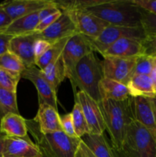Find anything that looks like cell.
<instances>
[{
	"mask_svg": "<svg viewBox=\"0 0 156 157\" xmlns=\"http://www.w3.org/2000/svg\"><path fill=\"white\" fill-rule=\"evenodd\" d=\"M99 106L106 130L111 140L112 148L121 150L128 127L135 121L132 97L122 101L103 99L99 102Z\"/></svg>",
	"mask_w": 156,
	"mask_h": 157,
	"instance_id": "6da1fadb",
	"label": "cell"
},
{
	"mask_svg": "<svg viewBox=\"0 0 156 157\" xmlns=\"http://www.w3.org/2000/svg\"><path fill=\"white\" fill-rule=\"evenodd\" d=\"M28 132L33 137L42 157H75L80 138L70 137L64 131L43 133L34 119L26 120Z\"/></svg>",
	"mask_w": 156,
	"mask_h": 157,
	"instance_id": "7a4b0ae2",
	"label": "cell"
},
{
	"mask_svg": "<svg viewBox=\"0 0 156 157\" xmlns=\"http://www.w3.org/2000/svg\"><path fill=\"white\" fill-rule=\"evenodd\" d=\"M87 10L112 25L141 26L140 8L132 0H103Z\"/></svg>",
	"mask_w": 156,
	"mask_h": 157,
	"instance_id": "3957f363",
	"label": "cell"
},
{
	"mask_svg": "<svg viewBox=\"0 0 156 157\" xmlns=\"http://www.w3.org/2000/svg\"><path fill=\"white\" fill-rule=\"evenodd\" d=\"M102 64L94 52L83 58L75 69V94L76 88L84 92L98 103L102 101L99 86L103 78Z\"/></svg>",
	"mask_w": 156,
	"mask_h": 157,
	"instance_id": "277c9868",
	"label": "cell"
},
{
	"mask_svg": "<svg viewBox=\"0 0 156 157\" xmlns=\"http://www.w3.org/2000/svg\"><path fill=\"white\" fill-rule=\"evenodd\" d=\"M118 151L125 157H156V140L145 127L134 121Z\"/></svg>",
	"mask_w": 156,
	"mask_h": 157,
	"instance_id": "5b68a950",
	"label": "cell"
},
{
	"mask_svg": "<svg viewBox=\"0 0 156 157\" xmlns=\"http://www.w3.org/2000/svg\"><path fill=\"white\" fill-rule=\"evenodd\" d=\"M94 52L90 39L79 33L75 34L68 40L62 52L65 67L66 78L70 80L75 91V69L79 61L86 55Z\"/></svg>",
	"mask_w": 156,
	"mask_h": 157,
	"instance_id": "8992f818",
	"label": "cell"
},
{
	"mask_svg": "<svg viewBox=\"0 0 156 157\" xmlns=\"http://www.w3.org/2000/svg\"><path fill=\"white\" fill-rule=\"evenodd\" d=\"M122 38H128L142 42L146 38L142 26L126 27V26H107L96 39L90 40L94 52L102 55L110 46Z\"/></svg>",
	"mask_w": 156,
	"mask_h": 157,
	"instance_id": "52a82bcc",
	"label": "cell"
},
{
	"mask_svg": "<svg viewBox=\"0 0 156 157\" xmlns=\"http://www.w3.org/2000/svg\"><path fill=\"white\" fill-rule=\"evenodd\" d=\"M101 61L103 77L126 85L134 76L136 58L103 57Z\"/></svg>",
	"mask_w": 156,
	"mask_h": 157,
	"instance_id": "ba28073f",
	"label": "cell"
},
{
	"mask_svg": "<svg viewBox=\"0 0 156 157\" xmlns=\"http://www.w3.org/2000/svg\"><path fill=\"white\" fill-rule=\"evenodd\" d=\"M68 13L74 22L77 33L81 34L89 39L93 40L100 35L109 23L98 18L87 9L61 11Z\"/></svg>",
	"mask_w": 156,
	"mask_h": 157,
	"instance_id": "9c48e42d",
	"label": "cell"
},
{
	"mask_svg": "<svg viewBox=\"0 0 156 157\" xmlns=\"http://www.w3.org/2000/svg\"><path fill=\"white\" fill-rule=\"evenodd\" d=\"M75 101H77L82 108L90 133L102 135L106 130L105 124L99 103L83 91H78L75 94Z\"/></svg>",
	"mask_w": 156,
	"mask_h": 157,
	"instance_id": "30bf717a",
	"label": "cell"
},
{
	"mask_svg": "<svg viewBox=\"0 0 156 157\" xmlns=\"http://www.w3.org/2000/svg\"><path fill=\"white\" fill-rule=\"evenodd\" d=\"M135 121L145 127L156 140V98L132 97Z\"/></svg>",
	"mask_w": 156,
	"mask_h": 157,
	"instance_id": "8fae6325",
	"label": "cell"
},
{
	"mask_svg": "<svg viewBox=\"0 0 156 157\" xmlns=\"http://www.w3.org/2000/svg\"><path fill=\"white\" fill-rule=\"evenodd\" d=\"M21 78L28 80L35 86L38 90V104H47L58 110L57 93L36 65L26 67L21 74Z\"/></svg>",
	"mask_w": 156,
	"mask_h": 157,
	"instance_id": "7c38bea8",
	"label": "cell"
},
{
	"mask_svg": "<svg viewBox=\"0 0 156 157\" xmlns=\"http://www.w3.org/2000/svg\"><path fill=\"white\" fill-rule=\"evenodd\" d=\"M3 157H42V155L27 135L23 137L6 136Z\"/></svg>",
	"mask_w": 156,
	"mask_h": 157,
	"instance_id": "4fadbf2b",
	"label": "cell"
},
{
	"mask_svg": "<svg viewBox=\"0 0 156 157\" xmlns=\"http://www.w3.org/2000/svg\"><path fill=\"white\" fill-rule=\"evenodd\" d=\"M39 38L36 32L31 35L14 36L11 40L9 52L21 59L26 67L35 65V44Z\"/></svg>",
	"mask_w": 156,
	"mask_h": 157,
	"instance_id": "5bb4252c",
	"label": "cell"
},
{
	"mask_svg": "<svg viewBox=\"0 0 156 157\" xmlns=\"http://www.w3.org/2000/svg\"><path fill=\"white\" fill-rule=\"evenodd\" d=\"M77 33L74 22L68 13L62 12L61 16L48 28L38 34L39 38L54 43L58 40L69 38Z\"/></svg>",
	"mask_w": 156,
	"mask_h": 157,
	"instance_id": "9a60e30c",
	"label": "cell"
},
{
	"mask_svg": "<svg viewBox=\"0 0 156 157\" xmlns=\"http://www.w3.org/2000/svg\"><path fill=\"white\" fill-rule=\"evenodd\" d=\"M52 0H9L0 3V7L13 20L38 12L50 4Z\"/></svg>",
	"mask_w": 156,
	"mask_h": 157,
	"instance_id": "2e32d148",
	"label": "cell"
},
{
	"mask_svg": "<svg viewBox=\"0 0 156 157\" xmlns=\"http://www.w3.org/2000/svg\"><path fill=\"white\" fill-rule=\"evenodd\" d=\"M43 133L63 131L61 117L57 109L47 104H39L36 117L33 118Z\"/></svg>",
	"mask_w": 156,
	"mask_h": 157,
	"instance_id": "e0dca14e",
	"label": "cell"
},
{
	"mask_svg": "<svg viewBox=\"0 0 156 157\" xmlns=\"http://www.w3.org/2000/svg\"><path fill=\"white\" fill-rule=\"evenodd\" d=\"M143 55V48L141 41L128 38H122L113 43L102 55L103 57L118 58H136Z\"/></svg>",
	"mask_w": 156,
	"mask_h": 157,
	"instance_id": "ac0fdd59",
	"label": "cell"
},
{
	"mask_svg": "<svg viewBox=\"0 0 156 157\" xmlns=\"http://www.w3.org/2000/svg\"><path fill=\"white\" fill-rule=\"evenodd\" d=\"M0 120V132L6 136L23 137L28 135L25 119L20 114L9 113Z\"/></svg>",
	"mask_w": 156,
	"mask_h": 157,
	"instance_id": "d6986e66",
	"label": "cell"
},
{
	"mask_svg": "<svg viewBox=\"0 0 156 157\" xmlns=\"http://www.w3.org/2000/svg\"><path fill=\"white\" fill-rule=\"evenodd\" d=\"M38 12L13 20L4 32L12 36H21L35 33V29L39 23Z\"/></svg>",
	"mask_w": 156,
	"mask_h": 157,
	"instance_id": "ffe728a7",
	"label": "cell"
},
{
	"mask_svg": "<svg viewBox=\"0 0 156 157\" xmlns=\"http://www.w3.org/2000/svg\"><path fill=\"white\" fill-rule=\"evenodd\" d=\"M99 90L102 100L122 101L131 97L125 84L108 78H103L101 80Z\"/></svg>",
	"mask_w": 156,
	"mask_h": 157,
	"instance_id": "44dd1931",
	"label": "cell"
},
{
	"mask_svg": "<svg viewBox=\"0 0 156 157\" xmlns=\"http://www.w3.org/2000/svg\"><path fill=\"white\" fill-rule=\"evenodd\" d=\"M81 140L96 157H115L113 148L104 134L88 133L80 138Z\"/></svg>",
	"mask_w": 156,
	"mask_h": 157,
	"instance_id": "7402d4cb",
	"label": "cell"
},
{
	"mask_svg": "<svg viewBox=\"0 0 156 157\" xmlns=\"http://www.w3.org/2000/svg\"><path fill=\"white\" fill-rule=\"evenodd\" d=\"M130 96L156 98L152 82L148 75H134L126 84Z\"/></svg>",
	"mask_w": 156,
	"mask_h": 157,
	"instance_id": "603a6c76",
	"label": "cell"
},
{
	"mask_svg": "<svg viewBox=\"0 0 156 157\" xmlns=\"http://www.w3.org/2000/svg\"><path fill=\"white\" fill-rule=\"evenodd\" d=\"M41 71L44 78L57 93L59 86L66 78L65 67L62 56Z\"/></svg>",
	"mask_w": 156,
	"mask_h": 157,
	"instance_id": "cb8c5ba5",
	"label": "cell"
},
{
	"mask_svg": "<svg viewBox=\"0 0 156 157\" xmlns=\"http://www.w3.org/2000/svg\"><path fill=\"white\" fill-rule=\"evenodd\" d=\"M70 38L71 37L63 38V39L58 40V41L54 42L50 48L42 56H41L35 61V65L40 70H43L47 65L56 61L61 56L64 47Z\"/></svg>",
	"mask_w": 156,
	"mask_h": 157,
	"instance_id": "d4e9b609",
	"label": "cell"
},
{
	"mask_svg": "<svg viewBox=\"0 0 156 157\" xmlns=\"http://www.w3.org/2000/svg\"><path fill=\"white\" fill-rule=\"evenodd\" d=\"M9 113L19 114L16 93L0 87V119Z\"/></svg>",
	"mask_w": 156,
	"mask_h": 157,
	"instance_id": "484cf974",
	"label": "cell"
},
{
	"mask_svg": "<svg viewBox=\"0 0 156 157\" xmlns=\"http://www.w3.org/2000/svg\"><path fill=\"white\" fill-rule=\"evenodd\" d=\"M72 117H73V126H74L75 133L76 137L81 138L86 134L90 133L88 124H87L86 118L82 111L80 105L77 101H75L74 106L71 112Z\"/></svg>",
	"mask_w": 156,
	"mask_h": 157,
	"instance_id": "4316f807",
	"label": "cell"
},
{
	"mask_svg": "<svg viewBox=\"0 0 156 157\" xmlns=\"http://www.w3.org/2000/svg\"><path fill=\"white\" fill-rule=\"evenodd\" d=\"M0 67L20 75L26 68L21 59L10 52L0 56Z\"/></svg>",
	"mask_w": 156,
	"mask_h": 157,
	"instance_id": "83f0119b",
	"label": "cell"
},
{
	"mask_svg": "<svg viewBox=\"0 0 156 157\" xmlns=\"http://www.w3.org/2000/svg\"><path fill=\"white\" fill-rule=\"evenodd\" d=\"M21 78L20 74L13 73L0 67V87L16 93L18 84Z\"/></svg>",
	"mask_w": 156,
	"mask_h": 157,
	"instance_id": "f1b7e54d",
	"label": "cell"
},
{
	"mask_svg": "<svg viewBox=\"0 0 156 157\" xmlns=\"http://www.w3.org/2000/svg\"><path fill=\"white\" fill-rule=\"evenodd\" d=\"M141 26L146 38L156 36V15L140 9Z\"/></svg>",
	"mask_w": 156,
	"mask_h": 157,
	"instance_id": "f546056e",
	"label": "cell"
},
{
	"mask_svg": "<svg viewBox=\"0 0 156 157\" xmlns=\"http://www.w3.org/2000/svg\"><path fill=\"white\" fill-rule=\"evenodd\" d=\"M154 67L153 58L142 55L136 58L134 75H148L149 76Z\"/></svg>",
	"mask_w": 156,
	"mask_h": 157,
	"instance_id": "4dcf8cb0",
	"label": "cell"
},
{
	"mask_svg": "<svg viewBox=\"0 0 156 157\" xmlns=\"http://www.w3.org/2000/svg\"><path fill=\"white\" fill-rule=\"evenodd\" d=\"M61 123L63 131L67 136H70V137H76L71 113H67V114H64L61 117Z\"/></svg>",
	"mask_w": 156,
	"mask_h": 157,
	"instance_id": "1f68e13d",
	"label": "cell"
},
{
	"mask_svg": "<svg viewBox=\"0 0 156 157\" xmlns=\"http://www.w3.org/2000/svg\"><path fill=\"white\" fill-rule=\"evenodd\" d=\"M143 55L155 58L156 57V36L146 38L142 42Z\"/></svg>",
	"mask_w": 156,
	"mask_h": 157,
	"instance_id": "d6a6232c",
	"label": "cell"
},
{
	"mask_svg": "<svg viewBox=\"0 0 156 157\" xmlns=\"http://www.w3.org/2000/svg\"><path fill=\"white\" fill-rule=\"evenodd\" d=\"M62 12L61 10H59L58 12H55V13L52 14V15H49L47 18H44L41 21H39L38 25H37L36 29H35V32L36 33H41V32H43L44 30H45L47 28H48L49 26L51 25L61 15Z\"/></svg>",
	"mask_w": 156,
	"mask_h": 157,
	"instance_id": "836d02e7",
	"label": "cell"
},
{
	"mask_svg": "<svg viewBox=\"0 0 156 157\" xmlns=\"http://www.w3.org/2000/svg\"><path fill=\"white\" fill-rule=\"evenodd\" d=\"M53 43L50 41H47V40L41 39V38H38L35 41V61L40 57L42 56L47 50L50 48Z\"/></svg>",
	"mask_w": 156,
	"mask_h": 157,
	"instance_id": "e575fe53",
	"label": "cell"
},
{
	"mask_svg": "<svg viewBox=\"0 0 156 157\" xmlns=\"http://www.w3.org/2000/svg\"><path fill=\"white\" fill-rule=\"evenodd\" d=\"M140 9L156 15V0H132Z\"/></svg>",
	"mask_w": 156,
	"mask_h": 157,
	"instance_id": "d590c367",
	"label": "cell"
},
{
	"mask_svg": "<svg viewBox=\"0 0 156 157\" xmlns=\"http://www.w3.org/2000/svg\"><path fill=\"white\" fill-rule=\"evenodd\" d=\"M13 37L6 32H0V56L9 52V45Z\"/></svg>",
	"mask_w": 156,
	"mask_h": 157,
	"instance_id": "8d00e7d4",
	"label": "cell"
},
{
	"mask_svg": "<svg viewBox=\"0 0 156 157\" xmlns=\"http://www.w3.org/2000/svg\"><path fill=\"white\" fill-rule=\"evenodd\" d=\"M60 9H58L57 5L55 4V2H54V0H52L51 3L49 4L48 6H45L44 8H43L42 9L38 12V17H39V21H41L44 18H47L49 15H52V14L55 13V12H58Z\"/></svg>",
	"mask_w": 156,
	"mask_h": 157,
	"instance_id": "74e56055",
	"label": "cell"
},
{
	"mask_svg": "<svg viewBox=\"0 0 156 157\" xmlns=\"http://www.w3.org/2000/svg\"><path fill=\"white\" fill-rule=\"evenodd\" d=\"M75 157H96L90 150V149L85 145L82 140L80 142L78 148L76 150V154H75Z\"/></svg>",
	"mask_w": 156,
	"mask_h": 157,
	"instance_id": "f35d334b",
	"label": "cell"
},
{
	"mask_svg": "<svg viewBox=\"0 0 156 157\" xmlns=\"http://www.w3.org/2000/svg\"><path fill=\"white\" fill-rule=\"evenodd\" d=\"M12 21L10 17L0 7V32H4Z\"/></svg>",
	"mask_w": 156,
	"mask_h": 157,
	"instance_id": "ab89813d",
	"label": "cell"
},
{
	"mask_svg": "<svg viewBox=\"0 0 156 157\" xmlns=\"http://www.w3.org/2000/svg\"><path fill=\"white\" fill-rule=\"evenodd\" d=\"M6 135L0 132V157H3V151H4L5 140H6Z\"/></svg>",
	"mask_w": 156,
	"mask_h": 157,
	"instance_id": "60d3db41",
	"label": "cell"
},
{
	"mask_svg": "<svg viewBox=\"0 0 156 157\" xmlns=\"http://www.w3.org/2000/svg\"><path fill=\"white\" fill-rule=\"evenodd\" d=\"M149 77H150V78H151V82H152L153 87H154V92H155V94H156V66L155 65H154L153 70L151 71Z\"/></svg>",
	"mask_w": 156,
	"mask_h": 157,
	"instance_id": "b9f144b4",
	"label": "cell"
},
{
	"mask_svg": "<svg viewBox=\"0 0 156 157\" xmlns=\"http://www.w3.org/2000/svg\"><path fill=\"white\" fill-rule=\"evenodd\" d=\"M113 153H114V156L115 157H125L123 156V155L122 154V153H120L119 151H118V150H113Z\"/></svg>",
	"mask_w": 156,
	"mask_h": 157,
	"instance_id": "7bdbcfd3",
	"label": "cell"
},
{
	"mask_svg": "<svg viewBox=\"0 0 156 157\" xmlns=\"http://www.w3.org/2000/svg\"><path fill=\"white\" fill-rule=\"evenodd\" d=\"M153 59H154V65L156 66V57H155V58H153Z\"/></svg>",
	"mask_w": 156,
	"mask_h": 157,
	"instance_id": "ee69618b",
	"label": "cell"
}]
</instances>
